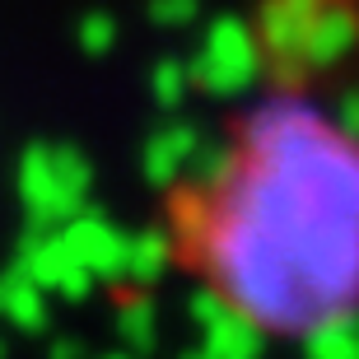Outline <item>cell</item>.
I'll use <instances>...</instances> for the list:
<instances>
[{
  "mask_svg": "<svg viewBox=\"0 0 359 359\" xmlns=\"http://www.w3.org/2000/svg\"><path fill=\"white\" fill-rule=\"evenodd\" d=\"M182 252L262 336L341 332L359 318V131L304 89L252 98L182 201Z\"/></svg>",
  "mask_w": 359,
  "mask_h": 359,
  "instance_id": "1",
  "label": "cell"
}]
</instances>
